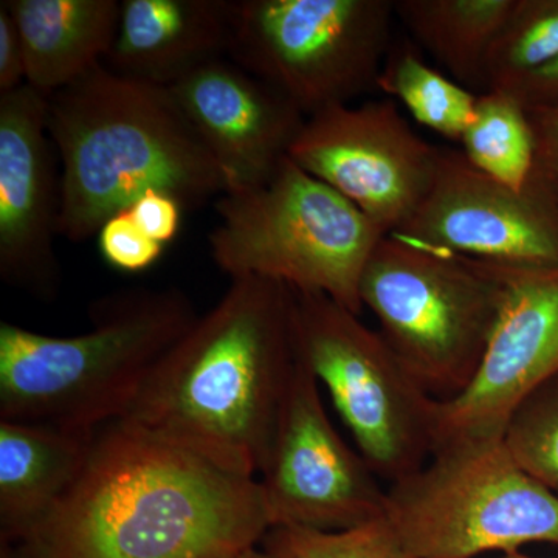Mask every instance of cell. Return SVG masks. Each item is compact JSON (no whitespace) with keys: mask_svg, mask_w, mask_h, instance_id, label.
Returning <instances> with one entry per match:
<instances>
[{"mask_svg":"<svg viewBox=\"0 0 558 558\" xmlns=\"http://www.w3.org/2000/svg\"><path fill=\"white\" fill-rule=\"evenodd\" d=\"M2 558H7V557H5V556H3V554H2Z\"/></svg>","mask_w":558,"mask_h":558,"instance_id":"obj_32","label":"cell"},{"mask_svg":"<svg viewBox=\"0 0 558 558\" xmlns=\"http://www.w3.org/2000/svg\"><path fill=\"white\" fill-rule=\"evenodd\" d=\"M126 211L150 240L159 242L165 247L178 236L182 226V213L185 209L170 194L149 190L142 194Z\"/></svg>","mask_w":558,"mask_h":558,"instance_id":"obj_26","label":"cell"},{"mask_svg":"<svg viewBox=\"0 0 558 558\" xmlns=\"http://www.w3.org/2000/svg\"><path fill=\"white\" fill-rule=\"evenodd\" d=\"M300 362L293 290L231 278L121 418L258 478Z\"/></svg>","mask_w":558,"mask_h":558,"instance_id":"obj_2","label":"cell"},{"mask_svg":"<svg viewBox=\"0 0 558 558\" xmlns=\"http://www.w3.org/2000/svg\"><path fill=\"white\" fill-rule=\"evenodd\" d=\"M98 247L109 266L121 271H143L159 260L163 245L150 240L130 213L110 218L98 233Z\"/></svg>","mask_w":558,"mask_h":558,"instance_id":"obj_25","label":"cell"},{"mask_svg":"<svg viewBox=\"0 0 558 558\" xmlns=\"http://www.w3.org/2000/svg\"><path fill=\"white\" fill-rule=\"evenodd\" d=\"M57 157L49 97L28 84L0 95V277L46 301L61 284Z\"/></svg>","mask_w":558,"mask_h":558,"instance_id":"obj_14","label":"cell"},{"mask_svg":"<svg viewBox=\"0 0 558 558\" xmlns=\"http://www.w3.org/2000/svg\"><path fill=\"white\" fill-rule=\"evenodd\" d=\"M515 0H395L396 17L465 87L486 89L488 54Z\"/></svg>","mask_w":558,"mask_h":558,"instance_id":"obj_19","label":"cell"},{"mask_svg":"<svg viewBox=\"0 0 558 558\" xmlns=\"http://www.w3.org/2000/svg\"><path fill=\"white\" fill-rule=\"evenodd\" d=\"M49 134L61 165L58 234L75 244L98 236L146 191L191 211L229 190L172 92L102 62L50 95Z\"/></svg>","mask_w":558,"mask_h":558,"instance_id":"obj_3","label":"cell"},{"mask_svg":"<svg viewBox=\"0 0 558 558\" xmlns=\"http://www.w3.org/2000/svg\"><path fill=\"white\" fill-rule=\"evenodd\" d=\"M94 433L0 421V537L13 545L46 519L86 464Z\"/></svg>","mask_w":558,"mask_h":558,"instance_id":"obj_17","label":"cell"},{"mask_svg":"<svg viewBox=\"0 0 558 558\" xmlns=\"http://www.w3.org/2000/svg\"><path fill=\"white\" fill-rule=\"evenodd\" d=\"M236 558H279L277 556H274V554L269 553V550H266L260 546H255V548H250L247 550H244V553L240 554Z\"/></svg>","mask_w":558,"mask_h":558,"instance_id":"obj_30","label":"cell"},{"mask_svg":"<svg viewBox=\"0 0 558 558\" xmlns=\"http://www.w3.org/2000/svg\"><path fill=\"white\" fill-rule=\"evenodd\" d=\"M395 0H231L227 58L306 117L377 90Z\"/></svg>","mask_w":558,"mask_h":558,"instance_id":"obj_9","label":"cell"},{"mask_svg":"<svg viewBox=\"0 0 558 558\" xmlns=\"http://www.w3.org/2000/svg\"><path fill=\"white\" fill-rule=\"evenodd\" d=\"M502 289L501 267L387 234L363 271L360 300L422 388L449 400L480 368Z\"/></svg>","mask_w":558,"mask_h":558,"instance_id":"obj_7","label":"cell"},{"mask_svg":"<svg viewBox=\"0 0 558 558\" xmlns=\"http://www.w3.org/2000/svg\"><path fill=\"white\" fill-rule=\"evenodd\" d=\"M377 90L402 102L422 126L457 143L468 130L478 100L469 87L429 68L424 58L403 44L389 49Z\"/></svg>","mask_w":558,"mask_h":558,"instance_id":"obj_21","label":"cell"},{"mask_svg":"<svg viewBox=\"0 0 558 558\" xmlns=\"http://www.w3.org/2000/svg\"><path fill=\"white\" fill-rule=\"evenodd\" d=\"M499 558H534V557H529V556H526V554H523V553H512V554H502V556Z\"/></svg>","mask_w":558,"mask_h":558,"instance_id":"obj_31","label":"cell"},{"mask_svg":"<svg viewBox=\"0 0 558 558\" xmlns=\"http://www.w3.org/2000/svg\"><path fill=\"white\" fill-rule=\"evenodd\" d=\"M215 205L209 252L230 279H271L362 314L363 271L387 233L339 191L288 157L266 185L227 191Z\"/></svg>","mask_w":558,"mask_h":558,"instance_id":"obj_5","label":"cell"},{"mask_svg":"<svg viewBox=\"0 0 558 558\" xmlns=\"http://www.w3.org/2000/svg\"><path fill=\"white\" fill-rule=\"evenodd\" d=\"M230 38L231 0H121L119 28L102 64L170 89L227 58Z\"/></svg>","mask_w":558,"mask_h":558,"instance_id":"obj_16","label":"cell"},{"mask_svg":"<svg viewBox=\"0 0 558 558\" xmlns=\"http://www.w3.org/2000/svg\"><path fill=\"white\" fill-rule=\"evenodd\" d=\"M197 318L179 289L138 288L92 303V329L81 336L0 323V421L97 432L124 416Z\"/></svg>","mask_w":558,"mask_h":558,"instance_id":"obj_4","label":"cell"},{"mask_svg":"<svg viewBox=\"0 0 558 558\" xmlns=\"http://www.w3.org/2000/svg\"><path fill=\"white\" fill-rule=\"evenodd\" d=\"M27 84L24 46L16 22L0 2V95Z\"/></svg>","mask_w":558,"mask_h":558,"instance_id":"obj_27","label":"cell"},{"mask_svg":"<svg viewBox=\"0 0 558 558\" xmlns=\"http://www.w3.org/2000/svg\"><path fill=\"white\" fill-rule=\"evenodd\" d=\"M535 142L537 170L558 193V106L529 109Z\"/></svg>","mask_w":558,"mask_h":558,"instance_id":"obj_28","label":"cell"},{"mask_svg":"<svg viewBox=\"0 0 558 558\" xmlns=\"http://www.w3.org/2000/svg\"><path fill=\"white\" fill-rule=\"evenodd\" d=\"M439 154L418 137L395 101L374 100L307 117L289 157L391 234L427 197Z\"/></svg>","mask_w":558,"mask_h":558,"instance_id":"obj_11","label":"cell"},{"mask_svg":"<svg viewBox=\"0 0 558 558\" xmlns=\"http://www.w3.org/2000/svg\"><path fill=\"white\" fill-rule=\"evenodd\" d=\"M170 90L218 161L227 191L269 183L307 119L281 92L229 58L202 65Z\"/></svg>","mask_w":558,"mask_h":558,"instance_id":"obj_15","label":"cell"},{"mask_svg":"<svg viewBox=\"0 0 558 558\" xmlns=\"http://www.w3.org/2000/svg\"><path fill=\"white\" fill-rule=\"evenodd\" d=\"M270 520L252 473L117 418L92 439L86 464L7 558H236Z\"/></svg>","mask_w":558,"mask_h":558,"instance_id":"obj_1","label":"cell"},{"mask_svg":"<svg viewBox=\"0 0 558 558\" xmlns=\"http://www.w3.org/2000/svg\"><path fill=\"white\" fill-rule=\"evenodd\" d=\"M558 58V0H515L486 65V90H513Z\"/></svg>","mask_w":558,"mask_h":558,"instance_id":"obj_22","label":"cell"},{"mask_svg":"<svg viewBox=\"0 0 558 558\" xmlns=\"http://www.w3.org/2000/svg\"><path fill=\"white\" fill-rule=\"evenodd\" d=\"M502 442L524 472L558 495V374L517 407Z\"/></svg>","mask_w":558,"mask_h":558,"instance_id":"obj_23","label":"cell"},{"mask_svg":"<svg viewBox=\"0 0 558 558\" xmlns=\"http://www.w3.org/2000/svg\"><path fill=\"white\" fill-rule=\"evenodd\" d=\"M293 295L301 359L373 472L389 486L424 468L438 442L439 400L360 315L323 293Z\"/></svg>","mask_w":558,"mask_h":558,"instance_id":"obj_8","label":"cell"},{"mask_svg":"<svg viewBox=\"0 0 558 558\" xmlns=\"http://www.w3.org/2000/svg\"><path fill=\"white\" fill-rule=\"evenodd\" d=\"M501 270L497 322L469 387L439 400L436 447L501 438L517 407L558 374V267Z\"/></svg>","mask_w":558,"mask_h":558,"instance_id":"obj_13","label":"cell"},{"mask_svg":"<svg viewBox=\"0 0 558 558\" xmlns=\"http://www.w3.org/2000/svg\"><path fill=\"white\" fill-rule=\"evenodd\" d=\"M459 145L472 167L509 189H524L537 171L531 116L513 92L478 95L475 113Z\"/></svg>","mask_w":558,"mask_h":558,"instance_id":"obj_20","label":"cell"},{"mask_svg":"<svg viewBox=\"0 0 558 558\" xmlns=\"http://www.w3.org/2000/svg\"><path fill=\"white\" fill-rule=\"evenodd\" d=\"M395 236L438 252L505 267H558V193L535 171L524 189L487 178L461 150L440 148L427 197Z\"/></svg>","mask_w":558,"mask_h":558,"instance_id":"obj_12","label":"cell"},{"mask_svg":"<svg viewBox=\"0 0 558 558\" xmlns=\"http://www.w3.org/2000/svg\"><path fill=\"white\" fill-rule=\"evenodd\" d=\"M258 481L271 527L340 532L385 517L387 487L333 427L303 359Z\"/></svg>","mask_w":558,"mask_h":558,"instance_id":"obj_10","label":"cell"},{"mask_svg":"<svg viewBox=\"0 0 558 558\" xmlns=\"http://www.w3.org/2000/svg\"><path fill=\"white\" fill-rule=\"evenodd\" d=\"M385 520L414 558H475L558 545V495L501 438L440 444L424 468L387 486Z\"/></svg>","mask_w":558,"mask_h":558,"instance_id":"obj_6","label":"cell"},{"mask_svg":"<svg viewBox=\"0 0 558 558\" xmlns=\"http://www.w3.org/2000/svg\"><path fill=\"white\" fill-rule=\"evenodd\" d=\"M510 92H513L527 109L558 106V58Z\"/></svg>","mask_w":558,"mask_h":558,"instance_id":"obj_29","label":"cell"},{"mask_svg":"<svg viewBox=\"0 0 558 558\" xmlns=\"http://www.w3.org/2000/svg\"><path fill=\"white\" fill-rule=\"evenodd\" d=\"M24 46L27 84L50 97L101 64L117 28L119 0H2Z\"/></svg>","mask_w":558,"mask_h":558,"instance_id":"obj_18","label":"cell"},{"mask_svg":"<svg viewBox=\"0 0 558 558\" xmlns=\"http://www.w3.org/2000/svg\"><path fill=\"white\" fill-rule=\"evenodd\" d=\"M260 545L279 558H414L385 517L340 532L271 527Z\"/></svg>","mask_w":558,"mask_h":558,"instance_id":"obj_24","label":"cell"}]
</instances>
